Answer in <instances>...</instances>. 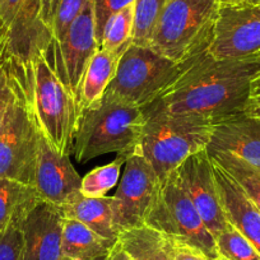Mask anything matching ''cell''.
<instances>
[{"label": "cell", "mask_w": 260, "mask_h": 260, "mask_svg": "<svg viewBox=\"0 0 260 260\" xmlns=\"http://www.w3.org/2000/svg\"><path fill=\"white\" fill-rule=\"evenodd\" d=\"M259 69L260 54L218 59L206 51L182 65L176 81L143 110L194 115L212 124L246 114L250 86Z\"/></svg>", "instance_id": "6da1fadb"}, {"label": "cell", "mask_w": 260, "mask_h": 260, "mask_svg": "<svg viewBox=\"0 0 260 260\" xmlns=\"http://www.w3.org/2000/svg\"><path fill=\"white\" fill-rule=\"evenodd\" d=\"M26 87L39 129L62 154L73 152L78 104L69 88L57 55L56 41L23 62H7Z\"/></svg>", "instance_id": "7a4b0ae2"}, {"label": "cell", "mask_w": 260, "mask_h": 260, "mask_svg": "<svg viewBox=\"0 0 260 260\" xmlns=\"http://www.w3.org/2000/svg\"><path fill=\"white\" fill-rule=\"evenodd\" d=\"M144 122L142 107L104 94L96 105L79 110L72 153L81 164L107 153L127 159L138 148Z\"/></svg>", "instance_id": "3957f363"}, {"label": "cell", "mask_w": 260, "mask_h": 260, "mask_svg": "<svg viewBox=\"0 0 260 260\" xmlns=\"http://www.w3.org/2000/svg\"><path fill=\"white\" fill-rule=\"evenodd\" d=\"M219 11V0H166L148 47L175 64H187L211 47Z\"/></svg>", "instance_id": "277c9868"}, {"label": "cell", "mask_w": 260, "mask_h": 260, "mask_svg": "<svg viewBox=\"0 0 260 260\" xmlns=\"http://www.w3.org/2000/svg\"><path fill=\"white\" fill-rule=\"evenodd\" d=\"M144 111V110H143ZM146 122L138 149L164 180L189 156L207 148L213 124L194 115L144 111Z\"/></svg>", "instance_id": "5b68a950"}, {"label": "cell", "mask_w": 260, "mask_h": 260, "mask_svg": "<svg viewBox=\"0 0 260 260\" xmlns=\"http://www.w3.org/2000/svg\"><path fill=\"white\" fill-rule=\"evenodd\" d=\"M7 65L12 74L14 96L0 130V177L34 186L39 125L23 82L11 65Z\"/></svg>", "instance_id": "8992f818"}, {"label": "cell", "mask_w": 260, "mask_h": 260, "mask_svg": "<svg viewBox=\"0 0 260 260\" xmlns=\"http://www.w3.org/2000/svg\"><path fill=\"white\" fill-rule=\"evenodd\" d=\"M176 170L161 180L144 224L158 230L170 239L191 245L209 260H218L221 256L216 239L185 192Z\"/></svg>", "instance_id": "52a82bcc"}, {"label": "cell", "mask_w": 260, "mask_h": 260, "mask_svg": "<svg viewBox=\"0 0 260 260\" xmlns=\"http://www.w3.org/2000/svg\"><path fill=\"white\" fill-rule=\"evenodd\" d=\"M181 65L147 46L130 45L105 94L124 104L146 107L158 99L180 76Z\"/></svg>", "instance_id": "ba28073f"}, {"label": "cell", "mask_w": 260, "mask_h": 260, "mask_svg": "<svg viewBox=\"0 0 260 260\" xmlns=\"http://www.w3.org/2000/svg\"><path fill=\"white\" fill-rule=\"evenodd\" d=\"M52 41L42 0H0V64L26 61Z\"/></svg>", "instance_id": "9c48e42d"}, {"label": "cell", "mask_w": 260, "mask_h": 260, "mask_svg": "<svg viewBox=\"0 0 260 260\" xmlns=\"http://www.w3.org/2000/svg\"><path fill=\"white\" fill-rule=\"evenodd\" d=\"M159 184L153 167L137 148L125 162L124 174L111 197L112 222L117 234L143 226Z\"/></svg>", "instance_id": "30bf717a"}, {"label": "cell", "mask_w": 260, "mask_h": 260, "mask_svg": "<svg viewBox=\"0 0 260 260\" xmlns=\"http://www.w3.org/2000/svg\"><path fill=\"white\" fill-rule=\"evenodd\" d=\"M185 192L194 204L208 231L216 237L231 223L227 219L217 187L214 167L208 149L187 157L176 170Z\"/></svg>", "instance_id": "8fae6325"}, {"label": "cell", "mask_w": 260, "mask_h": 260, "mask_svg": "<svg viewBox=\"0 0 260 260\" xmlns=\"http://www.w3.org/2000/svg\"><path fill=\"white\" fill-rule=\"evenodd\" d=\"M208 52L218 59H242L260 54V4L221 6Z\"/></svg>", "instance_id": "7c38bea8"}, {"label": "cell", "mask_w": 260, "mask_h": 260, "mask_svg": "<svg viewBox=\"0 0 260 260\" xmlns=\"http://www.w3.org/2000/svg\"><path fill=\"white\" fill-rule=\"evenodd\" d=\"M81 182V175L72 165L69 156L60 153L39 129L34 186L42 201L62 206L79 192Z\"/></svg>", "instance_id": "4fadbf2b"}, {"label": "cell", "mask_w": 260, "mask_h": 260, "mask_svg": "<svg viewBox=\"0 0 260 260\" xmlns=\"http://www.w3.org/2000/svg\"><path fill=\"white\" fill-rule=\"evenodd\" d=\"M56 46L62 73L69 88L76 96L89 61L100 50L96 36L93 0H89L83 12L67 29L62 39L56 42Z\"/></svg>", "instance_id": "5bb4252c"}, {"label": "cell", "mask_w": 260, "mask_h": 260, "mask_svg": "<svg viewBox=\"0 0 260 260\" xmlns=\"http://www.w3.org/2000/svg\"><path fill=\"white\" fill-rule=\"evenodd\" d=\"M62 223L59 206L39 202L21 222L22 260H61Z\"/></svg>", "instance_id": "9a60e30c"}, {"label": "cell", "mask_w": 260, "mask_h": 260, "mask_svg": "<svg viewBox=\"0 0 260 260\" xmlns=\"http://www.w3.org/2000/svg\"><path fill=\"white\" fill-rule=\"evenodd\" d=\"M207 149L231 154L260 170V119L241 114L216 122Z\"/></svg>", "instance_id": "2e32d148"}, {"label": "cell", "mask_w": 260, "mask_h": 260, "mask_svg": "<svg viewBox=\"0 0 260 260\" xmlns=\"http://www.w3.org/2000/svg\"><path fill=\"white\" fill-rule=\"evenodd\" d=\"M222 206L230 223L239 230L260 254V209L236 180L212 159Z\"/></svg>", "instance_id": "e0dca14e"}, {"label": "cell", "mask_w": 260, "mask_h": 260, "mask_svg": "<svg viewBox=\"0 0 260 260\" xmlns=\"http://www.w3.org/2000/svg\"><path fill=\"white\" fill-rule=\"evenodd\" d=\"M132 42L115 50H99L92 57L77 89L78 110L87 109L100 102L109 84L116 76L120 60Z\"/></svg>", "instance_id": "ac0fdd59"}, {"label": "cell", "mask_w": 260, "mask_h": 260, "mask_svg": "<svg viewBox=\"0 0 260 260\" xmlns=\"http://www.w3.org/2000/svg\"><path fill=\"white\" fill-rule=\"evenodd\" d=\"M60 209L64 218L82 222L100 236L117 242L119 234L112 222L111 197L88 198L79 191L67 203L60 206Z\"/></svg>", "instance_id": "d6986e66"}, {"label": "cell", "mask_w": 260, "mask_h": 260, "mask_svg": "<svg viewBox=\"0 0 260 260\" xmlns=\"http://www.w3.org/2000/svg\"><path fill=\"white\" fill-rule=\"evenodd\" d=\"M115 245L82 222L64 218L61 260H97L107 256Z\"/></svg>", "instance_id": "ffe728a7"}, {"label": "cell", "mask_w": 260, "mask_h": 260, "mask_svg": "<svg viewBox=\"0 0 260 260\" xmlns=\"http://www.w3.org/2000/svg\"><path fill=\"white\" fill-rule=\"evenodd\" d=\"M117 242L129 260H174L172 240L146 224L121 231Z\"/></svg>", "instance_id": "44dd1931"}, {"label": "cell", "mask_w": 260, "mask_h": 260, "mask_svg": "<svg viewBox=\"0 0 260 260\" xmlns=\"http://www.w3.org/2000/svg\"><path fill=\"white\" fill-rule=\"evenodd\" d=\"M36 187L0 177V234L12 223H21L41 202Z\"/></svg>", "instance_id": "7402d4cb"}, {"label": "cell", "mask_w": 260, "mask_h": 260, "mask_svg": "<svg viewBox=\"0 0 260 260\" xmlns=\"http://www.w3.org/2000/svg\"><path fill=\"white\" fill-rule=\"evenodd\" d=\"M208 153L218 166H221L227 174L236 180L247 197L260 209V170L223 152H208Z\"/></svg>", "instance_id": "603a6c76"}, {"label": "cell", "mask_w": 260, "mask_h": 260, "mask_svg": "<svg viewBox=\"0 0 260 260\" xmlns=\"http://www.w3.org/2000/svg\"><path fill=\"white\" fill-rule=\"evenodd\" d=\"M166 0H134L132 44L148 47Z\"/></svg>", "instance_id": "cb8c5ba5"}, {"label": "cell", "mask_w": 260, "mask_h": 260, "mask_svg": "<svg viewBox=\"0 0 260 260\" xmlns=\"http://www.w3.org/2000/svg\"><path fill=\"white\" fill-rule=\"evenodd\" d=\"M126 158L117 156L114 162L104 165L89 171L84 177H82L81 189L79 191L88 198H100L106 197L107 191L117 184L120 179V170Z\"/></svg>", "instance_id": "d4e9b609"}, {"label": "cell", "mask_w": 260, "mask_h": 260, "mask_svg": "<svg viewBox=\"0 0 260 260\" xmlns=\"http://www.w3.org/2000/svg\"><path fill=\"white\" fill-rule=\"evenodd\" d=\"M133 16V6H129L106 22L100 39V50H115L132 42Z\"/></svg>", "instance_id": "484cf974"}, {"label": "cell", "mask_w": 260, "mask_h": 260, "mask_svg": "<svg viewBox=\"0 0 260 260\" xmlns=\"http://www.w3.org/2000/svg\"><path fill=\"white\" fill-rule=\"evenodd\" d=\"M219 256L226 260H260V254L254 245L234 226L216 237Z\"/></svg>", "instance_id": "4316f807"}, {"label": "cell", "mask_w": 260, "mask_h": 260, "mask_svg": "<svg viewBox=\"0 0 260 260\" xmlns=\"http://www.w3.org/2000/svg\"><path fill=\"white\" fill-rule=\"evenodd\" d=\"M89 0H59L54 19H52V36L59 42L74 19L83 12Z\"/></svg>", "instance_id": "83f0119b"}, {"label": "cell", "mask_w": 260, "mask_h": 260, "mask_svg": "<svg viewBox=\"0 0 260 260\" xmlns=\"http://www.w3.org/2000/svg\"><path fill=\"white\" fill-rule=\"evenodd\" d=\"M21 223H12L0 234V260H22Z\"/></svg>", "instance_id": "f1b7e54d"}, {"label": "cell", "mask_w": 260, "mask_h": 260, "mask_svg": "<svg viewBox=\"0 0 260 260\" xmlns=\"http://www.w3.org/2000/svg\"><path fill=\"white\" fill-rule=\"evenodd\" d=\"M134 0H93L94 9V22H96V36L100 46L102 31L106 22L114 14L119 13L124 8L133 6Z\"/></svg>", "instance_id": "f546056e"}, {"label": "cell", "mask_w": 260, "mask_h": 260, "mask_svg": "<svg viewBox=\"0 0 260 260\" xmlns=\"http://www.w3.org/2000/svg\"><path fill=\"white\" fill-rule=\"evenodd\" d=\"M14 86L8 65L0 64V130L3 129L9 106L13 101Z\"/></svg>", "instance_id": "4dcf8cb0"}, {"label": "cell", "mask_w": 260, "mask_h": 260, "mask_svg": "<svg viewBox=\"0 0 260 260\" xmlns=\"http://www.w3.org/2000/svg\"><path fill=\"white\" fill-rule=\"evenodd\" d=\"M172 240V239H171ZM174 247V260H209L201 250L185 242L172 240Z\"/></svg>", "instance_id": "1f68e13d"}, {"label": "cell", "mask_w": 260, "mask_h": 260, "mask_svg": "<svg viewBox=\"0 0 260 260\" xmlns=\"http://www.w3.org/2000/svg\"><path fill=\"white\" fill-rule=\"evenodd\" d=\"M246 114L260 119V69L251 81L250 86V99L249 107H247Z\"/></svg>", "instance_id": "d6a6232c"}, {"label": "cell", "mask_w": 260, "mask_h": 260, "mask_svg": "<svg viewBox=\"0 0 260 260\" xmlns=\"http://www.w3.org/2000/svg\"><path fill=\"white\" fill-rule=\"evenodd\" d=\"M107 260H129L127 259L126 254L124 252V250L121 249V246L119 245V242H116L114 247L110 251L109 256H107Z\"/></svg>", "instance_id": "836d02e7"}, {"label": "cell", "mask_w": 260, "mask_h": 260, "mask_svg": "<svg viewBox=\"0 0 260 260\" xmlns=\"http://www.w3.org/2000/svg\"><path fill=\"white\" fill-rule=\"evenodd\" d=\"M221 6H237L244 3V0H219Z\"/></svg>", "instance_id": "e575fe53"}, {"label": "cell", "mask_w": 260, "mask_h": 260, "mask_svg": "<svg viewBox=\"0 0 260 260\" xmlns=\"http://www.w3.org/2000/svg\"><path fill=\"white\" fill-rule=\"evenodd\" d=\"M246 4H260V0H244Z\"/></svg>", "instance_id": "d590c367"}, {"label": "cell", "mask_w": 260, "mask_h": 260, "mask_svg": "<svg viewBox=\"0 0 260 260\" xmlns=\"http://www.w3.org/2000/svg\"><path fill=\"white\" fill-rule=\"evenodd\" d=\"M107 256H109V255H107ZM107 256H102V257H100V259H97V260H107Z\"/></svg>", "instance_id": "8d00e7d4"}, {"label": "cell", "mask_w": 260, "mask_h": 260, "mask_svg": "<svg viewBox=\"0 0 260 260\" xmlns=\"http://www.w3.org/2000/svg\"><path fill=\"white\" fill-rule=\"evenodd\" d=\"M218 260H226V259H223V257H219V259Z\"/></svg>", "instance_id": "74e56055"}]
</instances>
